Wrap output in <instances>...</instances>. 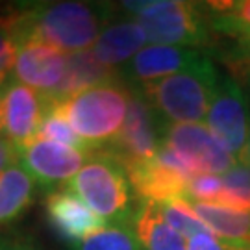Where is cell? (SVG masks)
Returning <instances> with one entry per match:
<instances>
[{
    "label": "cell",
    "mask_w": 250,
    "mask_h": 250,
    "mask_svg": "<svg viewBox=\"0 0 250 250\" xmlns=\"http://www.w3.org/2000/svg\"><path fill=\"white\" fill-rule=\"evenodd\" d=\"M128 102L130 87L115 78L76 93L58 107L82 141L95 152L119 135L128 115Z\"/></svg>",
    "instance_id": "3957f363"
},
{
    "label": "cell",
    "mask_w": 250,
    "mask_h": 250,
    "mask_svg": "<svg viewBox=\"0 0 250 250\" xmlns=\"http://www.w3.org/2000/svg\"><path fill=\"white\" fill-rule=\"evenodd\" d=\"M206 126L235 161H249L250 121L249 104L241 85L232 76L223 74L209 111L206 115Z\"/></svg>",
    "instance_id": "52a82bcc"
},
{
    "label": "cell",
    "mask_w": 250,
    "mask_h": 250,
    "mask_svg": "<svg viewBox=\"0 0 250 250\" xmlns=\"http://www.w3.org/2000/svg\"><path fill=\"white\" fill-rule=\"evenodd\" d=\"M45 209L54 230L60 233L63 239L72 243V247H76L78 243L107 226L106 221L95 213L89 206L69 188L48 193L45 200Z\"/></svg>",
    "instance_id": "4fadbf2b"
},
{
    "label": "cell",
    "mask_w": 250,
    "mask_h": 250,
    "mask_svg": "<svg viewBox=\"0 0 250 250\" xmlns=\"http://www.w3.org/2000/svg\"><path fill=\"white\" fill-rule=\"evenodd\" d=\"M69 71V54L62 52L45 43H22L19 45L15 62V82L43 95L46 102L62 89Z\"/></svg>",
    "instance_id": "8fae6325"
},
{
    "label": "cell",
    "mask_w": 250,
    "mask_h": 250,
    "mask_svg": "<svg viewBox=\"0 0 250 250\" xmlns=\"http://www.w3.org/2000/svg\"><path fill=\"white\" fill-rule=\"evenodd\" d=\"M161 145L180 156L195 174L223 176L237 161L224 150L206 125H167L163 123Z\"/></svg>",
    "instance_id": "9c48e42d"
},
{
    "label": "cell",
    "mask_w": 250,
    "mask_h": 250,
    "mask_svg": "<svg viewBox=\"0 0 250 250\" xmlns=\"http://www.w3.org/2000/svg\"><path fill=\"white\" fill-rule=\"evenodd\" d=\"M223 191L219 206H228L233 209L250 211V163L237 161L228 172L221 176Z\"/></svg>",
    "instance_id": "ac0fdd59"
},
{
    "label": "cell",
    "mask_w": 250,
    "mask_h": 250,
    "mask_svg": "<svg viewBox=\"0 0 250 250\" xmlns=\"http://www.w3.org/2000/svg\"><path fill=\"white\" fill-rule=\"evenodd\" d=\"M15 163H19L17 148L0 135V172L11 167V165H15Z\"/></svg>",
    "instance_id": "cb8c5ba5"
},
{
    "label": "cell",
    "mask_w": 250,
    "mask_h": 250,
    "mask_svg": "<svg viewBox=\"0 0 250 250\" xmlns=\"http://www.w3.org/2000/svg\"><path fill=\"white\" fill-rule=\"evenodd\" d=\"M249 163H250V148H249Z\"/></svg>",
    "instance_id": "484cf974"
},
{
    "label": "cell",
    "mask_w": 250,
    "mask_h": 250,
    "mask_svg": "<svg viewBox=\"0 0 250 250\" xmlns=\"http://www.w3.org/2000/svg\"><path fill=\"white\" fill-rule=\"evenodd\" d=\"M243 250H250V245H249V247H247V249H243Z\"/></svg>",
    "instance_id": "4316f807"
},
{
    "label": "cell",
    "mask_w": 250,
    "mask_h": 250,
    "mask_svg": "<svg viewBox=\"0 0 250 250\" xmlns=\"http://www.w3.org/2000/svg\"><path fill=\"white\" fill-rule=\"evenodd\" d=\"M36 186L19 163L0 172V226L13 223L26 211L36 195Z\"/></svg>",
    "instance_id": "e0dca14e"
},
{
    "label": "cell",
    "mask_w": 250,
    "mask_h": 250,
    "mask_svg": "<svg viewBox=\"0 0 250 250\" xmlns=\"http://www.w3.org/2000/svg\"><path fill=\"white\" fill-rule=\"evenodd\" d=\"M191 209L206 224V228L233 250H243L250 245V211L233 209L228 206L189 202Z\"/></svg>",
    "instance_id": "9a60e30c"
},
{
    "label": "cell",
    "mask_w": 250,
    "mask_h": 250,
    "mask_svg": "<svg viewBox=\"0 0 250 250\" xmlns=\"http://www.w3.org/2000/svg\"><path fill=\"white\" fill-rule=\"evenodd\" d=\"M0 250H41L36 243L22 239V237H9L0 235Z\"/></svg>",
    "instance_id": "d4e9b609"
},
{
    "label": "cell",
    "mask_w": 250,
    "mask_h": 250,
    "mask_svg": "<svg viewBox=\"0 0 250 250\" xmlns=\"http://www.w3.org/2000/svg\"><path fill=\"white\" fill-rule=\"evenodd\" d=\"M19 41L13 32L11 17L0 19V95L15 82V62H17Z\"/></svg>",
    "instance_id": "7402d4cb"
},
{
    "label": "cell",
    "mask_w": 250,
    "mask_h": 250,
    "mask_svg": "<svg viewBox=\"0 0 250 250\" xmlns=\"http://www.w3.org/2000/svg\"><path fill=\"white\" fill-rule=\"evenodd\" d=\"M67 188L89 206L107 224L134 221L135 191L126 169L106 150H95Z\"/></svg>",
    "instance_id": "277c9868"
},
{
    "label": "cell",
    "mask_w": 250,
    "mask_h": 250,
    "mask_svg": "<svg viewBox=\"0 0 250 250\" xmlns=\"http://www.w3.org/2000/svg\"><path fill=\"white\" fill-rule=\"evenodd\" d=\"M221 74L209 56L200 58L186 71L139 89L167 125H202L209 111Z\"/></svg>",
    "instance_id": "7a4b0ae2"
},
{
    "label": "cell",
    "mask_w": 250,
    "mask_h": 250,
    "mask_svg": "<svg viewBox=\"0 0 250 250\" xmlns=\"http://www.w3.org/2000/svg\"><path fill=\"white\" fill-rule=\"evenodd\" d=\"M48 102L24 83L13 82L0 95V135L15 148L37 139Z\"/></svg>",
    "instance_id": "30bf717a"
},
{
    "label": "cell",
    "mask_w": 250,
    "mask_h": 250,
    "mask_svg": "<svg viewBox=\"0 0 250 250\" xmlns=\"http://www.w3.org/2000/svg\"><path fill=\"white\" fill-rule=\"evenodd\" d=\"M204 56L206 54L198 48L148 43L117 72L126 85L143 87L152 82L163 80L176 72L186 71Z\"/></svg>",
    "instance_id": "7c38bea8"
},
{
    "label": "cell",
    "mask_w": 250,
    "mask_h": 250,
    "mask_svg": "<svg viewBox=\"0 0 250 250\" xmlns=\"http://www.w3.org/2000/svg\"><path fill=\"white\" fill-rule=\"evenodd\" d=\"M72 250H143L130 224H107L100 232L78 243Z\"/></svg>",
    "instance_id": "d6986e66"
},
{
    "label": "cell",
    "mask_w": 250,
    "mask_h": 250,
    "mask_svg": "<svg viewBox=\"0 0 250 250\" xmlns=\"http://www.w3.org/2000/svg\"><path fill=\"white\" fill-rule=\"evenodd\" d=\"M156 206L160 209L163 221L169 224L172 230H176L180 235H184L186 239H191L197 233L209 232L206 228V224L195 215V211L191 209V206L184 198L182 200H170V202H160V204Z\"/></svg>",
    "instance_id": "44dd1931"
},
{
    "label": "cell",
    "mask_w": 250,
    "mask_h": 250,
    "mask_svg": "<svg viewBox=\"0 0 250 250\" xmlns=\"http://www.w3.org/2000/svg\"><path fill=\"white\" fill-rule=\"evenodd\" d=\"M130 87L128 115L121 132L102 150L109 152L126 170L152 161L161 146L163 121L150 106L143 91L134 85Z\"/></svg>",
    "instance_id": "8992f818"
},
{
    "label": "cell",
    "mask_w": 250,
    "mask_h": 250,
    "mask_svg": "<svg viewBox=\"0 0 250 250\" xmlns=\"http://www.w3.org/2000/svg\"><path fill=\"white\" fill-rule=\"evenodd\" d=\"M132 226L143 250H188V239L163 221L154 202L139 200Z\"/></svg>",
    "instance_id": "2e32d148"
},
{
    "label": "cell",
    "mask_w": 250,
    "mask_h": 250,
    "mask_svg": "<svg viewBox=\"0 0 250 250\" xmlns=\"http://www.w3.org/2000/svg\"><path fill=\"white\" fill-rule=\"evenodd\" d=\"M109 8L87 2H52L11 15L19 45L37 41L65 54L91 50L107 24Z\"/></svg>",
    "instance_id": "6da1fadb"
},
{
    "label": "cell",
    "mask_w": 250,
    "mask_h": 250,
    "mask_svg": "<svg viewBox=\"0 0 250 250\" xmlns=\"http://www.w3.org/2000/svg\"><path fill=\"white\" fill-rule=\"evenodd\" d=\"M37 139L67 145V146L78 148V150H82V152H91L89 146L82 141L80 135L72 130V126L69 125V121L63 117L58 104H48V109H46V115H45V119H43V123H41Z\"/></svg>",
    "instance_id": "ffe728a7"
},
{
    "label": "cell",
    "mask_w": 250,
    "mask_h": 250,
    "mask_svg": "<svg viewBox=\"0 0 250 250\" xmlns=\"http://www.w3.org/2000/svg\"><path fill=\"white\" fill-rule=\"evenodd\" d=\"M93 152H82L67 145L34 139L17 148L19 165L32 176L37 186L46 191L67 188L72 178L87 163Z\"/></svg>",
    "instance_id": "ba28073f"
},
{
    "label": "cell",
    "mask_w": 250,
    "mask_h": 250,
    "mask_svg": "<svg viewBox=\"0 0 250 250\" xmlns=\"http://www.w3.org/2000/svg\"><path fill=\"white\" fill-rule=\"evenodd\" d=\"M146 45L148 37L143 26L132 17L121 22H107L89 52L106 69L119 71Z\"/></svg>",
    "instance_id": "5bb4252c"
},
{
    "label": "cell",
    "mask_w": 250,
    "mask_h": 250,
    "mask_svg": "<svg viewBox=\"0 0 250 250\" xmlns=\"http://www.w3.org/2000/svg\"><path fill=\"white\" fill-rule=\"evenodd\" d=\"M188 250H233L211 232H202L188 239Z\"/></svg>",
    "instance_id": "603a6c76"
},
{
    "label": "cell",
    "mask_w": 250,
    "mask_h": 250,
    "mask_svg": "<svg viewBox=\"0 0 250 250\" xmlns=\"http://www.w3.org/2000/svg\"><path fill=\"white\" fill-rule=\"evenodd\" d=\"M125 11L143 26L152 45L202 48L211 41L209 13L202 4L184 0L123 2Z\"/></svg>",
    "instance_id": "5b68a950"
}]
</instances>
